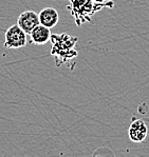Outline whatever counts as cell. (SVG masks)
<instances>
[{"instance_id":"1","label":"cell","mask_w":149,"mask_h":157,"mask_svg":"<svg viewBox=\"0 0 149 157\" xmlns=\"http://www.w3.org/2000/svg\"><path fill=\"white\" fill-rule=\"evenodd\" d=\"M26 44V33L18 25H14L6 32L4 45L8 49H20Z\"/></svg>"},{"instance_id":"2","label":"cell","mask_w":149,"mask_h":157,"mask_svg":"<svg viewBox=\"0 0 149 157\" xmlns=\"http://www.w3.org/2000/svg\"><path fill=\"white\" fill-rule=\"evenodd\" d=\"M17 25L20 26L26 34H30L32 32L33 29L36 28L38 25H40L38 14H36L35 12H33V11L22 12V13L20 14V16L18 17Z\"/></svg>"},{"instance_id":"3","label":"cell","mask_w":149,"mask_h":157,"mask_svg":"<svg viewBox=\"0 0 149 157\" xmlns=\"http://www.w3.org/2000/svg\"><path fill=\"white\" fill-rule=\"evenodd\" d=\"M129 138L133 142H142L147 136V125L142 119L134 120L128 130Z\"/></svg>"},{"instance_id":"4","label":"cell","mask_w":149,"mask_h":157,"mask_svg":"<svg viewBox=\"0 0 149 157\" xmlns=\"http://www.w3.org/2000/svg\"><path fill=\"white\" fill-rule=\"evenodd\" d=\"M39 17V22L40 25L47 26L49 29L54 28L58 22V12L53 8H45L40 11V13L38 14Z\"/></svg>"},{"instance_id":"5","label":"cell","mask_w":149,"mask_h":157,"mask_svg":"<svg viewBox=\"0 0 149 157\" xmlns=\"http://www.w3.org/2000/svg\"><path fill=\"white\" fill-rule=\"evenodd\" d=\"M31 39L32 42L35 44H45L50 40L51 38V32H50V29L42 25H38L36 28L32 30V32L30 33Z\"/></svg>"}]
</instances>
